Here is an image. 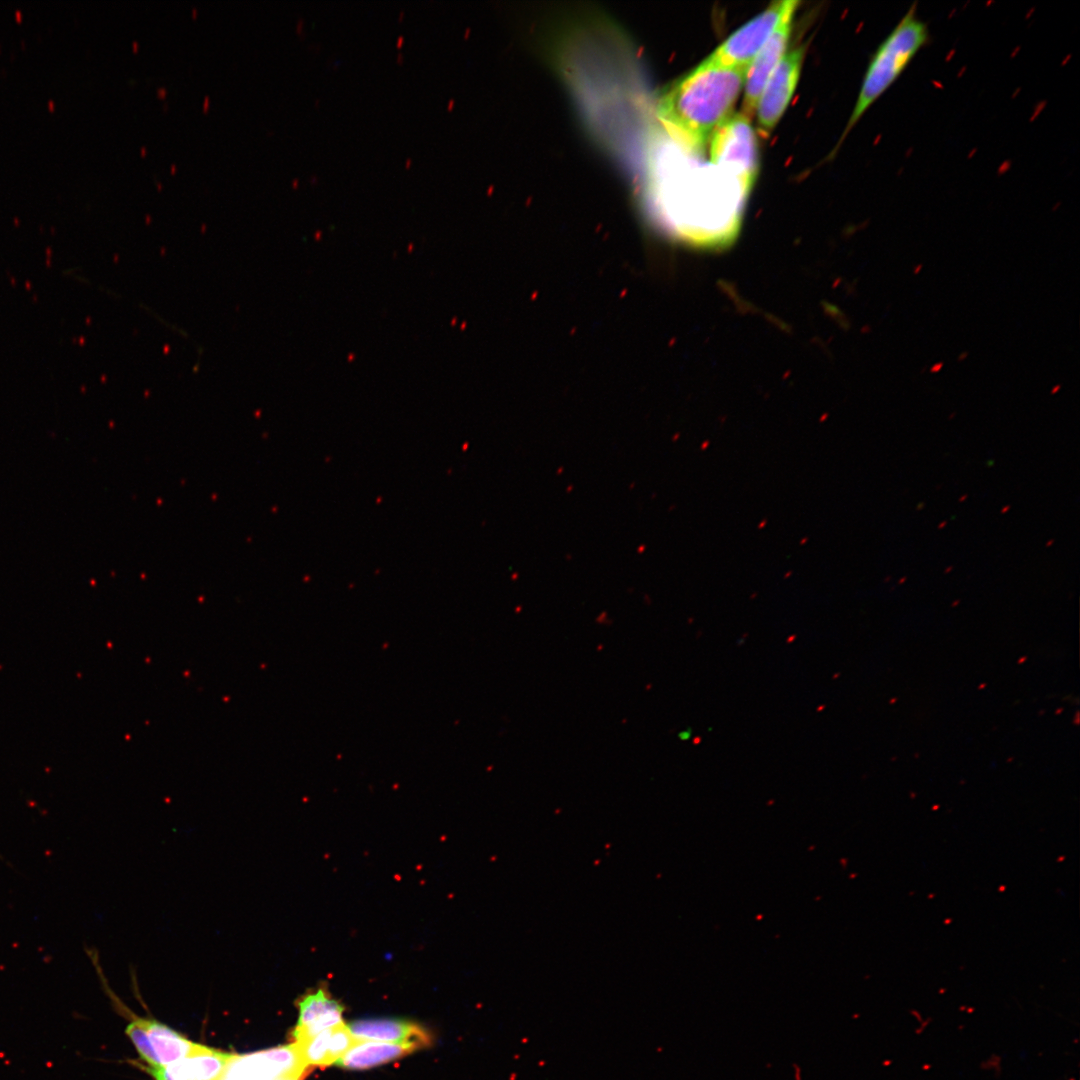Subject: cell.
I'll use <instances>...</instances> for the list:
<instances>
[{
  "mask_svg": "<svg viewBox=\"0 0 1080 1080\" xmlns=\"http://www.w3.org/2000/svg\"><path fill=\"white\" fill-rule=\"evenodd\" d=\"M804 47L788 51L769 77L759 98L756 114L758 132L766 138L789 105L799 81Z\"/></svg>",
  "mask_w": 1080,
  "mask_h": 1080,
  "instance_id": "6",
  "label": "cell"
},
{
  "mask_svg": "<svg viewBox=\"0 0 1080 1080\" xmlns=\"http://www.w3.org/2000/svg\"><path fill=\"white\" fill-rule=\"evenodd\" d=\"M413 1051V1048L402 1044L357 1040L335 1065L350 1070L369 1069Z\"/></svg>",
  "mask_w": 1080,
  "mask_h": 1080,
  "instance_id": "12",
  "label": "cell"
},
{
  "mask_svg": "<svg viewBox=\"0 0 1080 1080\" xmlns=\"http://www.w3.org/2000/svg\"><path fill=\"white\" fill-rule=\"evenodd\" d=\"M347 1026L357 1040L402 1044L414 1050L431 1043L430 1034L422 1026L401 1019H360Z\"/></svg>",
  "mask_w": 1080,
  "mask_h": 1080,
  "instance_id": "10",
  "label": "cell"
},
{
  "mask_svg": "<svg viewBox=\"0 0 1080 1080\" xmlns=\"http://www.w3.org/2000/svg\"><path fill=\"white\" fill-rule=\"evenodd\" d=\"M135 1018L145 1030L157 1056L159 1066L168 1065L187 1056L198 1044L154 1019Z\"/></svg>",
  "mask_w": 1080,
  "mask_h": 1080,
  "instance_id": "13",
  "label": "cell"
},
{
  "mask_svg": "<svg viewBox=\"0 0 1080 1080\" xmlns=\"http://www.w3.org/2000/svg\"><path fill=\"white\" fill-rule=\"evenodd\" d=\"M235 1055L197 1044L187 1056L146 1070L155 1080H222Z\"/></svg>",
  "mask_w": 1080,
  "mask_h": 1080,
  "instance_id": "8",
  "label": "cell"
},
{
  "mask_svg": "<svg viewBox=\"0 0 1080 1080\" xmlns=\"http://www.w3.org/2000/svg\"><path fill=\"white\" fill-rule=\"evenodd\" d=\"M406 163H407V165H409V164H410V160L408 159Z\"/></svg>",
  "mask_w": 1080,
  "mask_h": 1080,
  "instance_id": "17",
  "label": "cell"
},
{
  "mask_svg": "<svg viewBox=\"0 0 1080 1080\" xmlns=\"http://www.w3.org/2000/svg\"><path fill=\"white\" fill-rule=\"evenodd\" d=\"M940 367H942V363H940V364H939V366H936V365H934V366L932 367V369H931V372H937V371H939V370H940Z\"/></svg>",
  "mask_w": 1080,
  "mask_h": 1080,
  "instance_id": "15",
  "label": "cell"
},
{
  "mask_svg": "<svg viewBox=\"0 0 1080 1080\" xmlns=\"http://www.w3.org/2000/svg\"><path fill=\"white\" fill-rule=\"evenodd\" d=\"M710 160L749 195L759 171V150L748 116L732 113L715 128L710 137Z\"/></svg>",
  "mask_w": 1080,
  "mask_h": 1080,
  "instance_id": "3",
  "label": "cell"
},
{
  "mask_svg": "<svg viewBox=\"0 0 1080 1080\" xmlns=\"http://www.w3.org/2000/svg\"><path fill=\"white\" fill-rule=\"evenodd\" d=\"M747 69L702 61L661 96L657 115L684 149L701 154L715 128L733 112Z\"/></svg>",
  "mask_w": 1080,
  "mask_h": 1080,
  "instance_id": "1",
  "label": "cell"
},
{
  "mask_svg": "<svg viewBox=\"0 0 1080 1080\" xmlns=\"http://www.w3.org/2000/svg\"><path fill=\"white\" fill-rule=\"evenodd\" d=\"M402 42H403V37H399V38H398V40H397V44H398V45H401V44H402Z\"/></svg>",
  "mask_w": 1080,
  "mask_h": 1080,
  "instance_id": "16",
  "label": "cell"
},
{
  "mask_svg": "<svg viewBox=\"0 0 1080 1080\" xmlns=\"http://www.w3.org/2000/svg\"><path fill=\"white\" fill-rule=\"evenodd\" d=\"M356 1042L357 1039L343 1022L305 1041L295 1043L308 1066H329L335 1064Z\"/></svg>",
  "mask_w": 1080,
  "mask_h": 1080,
  "instance_id": "11",
  "label": "cell"
},
{
  "mask_svg": "<svg viewBox=\"0 0 1080 1080\" xmlns=\"http://www.w3.org/2000/svg\"><path fill=\"white\" fill-rule=\"evenodd\" d=\"M929 41L928 24L918 16L917 2H914L873 54L845 134L899 79Z\"/></svg>",
  "mask_w": 1080,
  "mask_h": 1080,
  "instance_id": "2",
  "label": "cell"
},
{
  "mask_svg": "<svg viewBox=\"0 0 1080 1080\" xmlns=\"http://www.w3.org/2000/svg\"><path fill=\"white\" fill-rule=\"evenodd\" d=\"M297 1004L299 1017L293 1031L294 1042L305 1041L343 1023L344 1007L331 997L324 985L303 995Z\"/></svg>",
  "mask_w": 1080,
  "mask_h": 1080,
  "instance_id": "9",
  "label": "cell"
},
{
  "mask_svg": "<svg viewBox=\"0 0 1080 1080\" xmlns=\"http://www.w3.org/2000/svg\"><path fill=\"white\" fill-rule=\"evenodd\" d=\"M126 1034L130 1037L142 1059H144L149 1066H159L157 1056L150 1040L136 1018L127 1025Z\"/></svg>",
  "mask_w": 1080,
  "mask_h": 1080,
  "instance_id": "14",
  "label": "cell"
},
{
  "mask_svg": "<svg viewBox=\"0 0 1080 1080\" xmlns=\"http://www.w3.org/2000/svg\"><path fill=\"white\" fill-rule=\"evenodd\" d=\"M297 1043L235 1055L222 1080H301L308 1069Z\"/></svg>",
  "mask_w": 1080,
  "mask_h": 1080,
  "instance_id": "5",
  "label": "cell"
},
{
  "mask_svg": "<svg viewBox=\"0 0 1080 1080\" xmlns=\"http://www.w3.org/2000/svg\"><path fill=\"white\" fill-rule=\"evenodd\" d=\"M796 0L777 1L732 33L705 60L716 65L748 69L752 60Z\"/></svg>",
  "mask_w": 1080,
  "mask_h": 1080,
  "instance_id": "4",
  "label": "cell"
},
{
  "mask_svg": "<svg viewBox=\"0 0 1080 1080\" xmlns=\"http://www.w3.org/2000/svg\"><path fill=\"white\" fill-rule=\"evenodd\" d=\"M799 4L783 16L773 34L763 45L749 65L745 82L742 113L751 118L756 112L761 93L774 69L786 54L790 40L793 17Z\"/></svg>",
  "mask_w": 1080,
  "mask_h": 1080,
  "instance_id": "7",
  "label": "cell"
}]
</instances>
